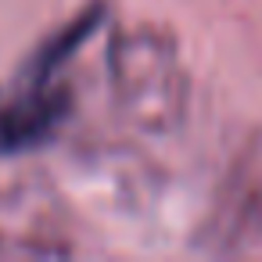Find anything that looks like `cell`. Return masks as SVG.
I'll return each instance as SVG.
<instances>
[{
    "label": "cell",
    "mask_w": 262,
    "mask_h": 262,
    "mask_svg": "<svg viewBox=\"0 0 262 262\" xmlns=\"http://www.w3.org/2000/svg\"><path fill=\"white\" fill-rule=\"evenodd\" d=\"M69 112H72V94L65 83L54 79L26 83V90L15 101L0 104V155L40 147L61 129Z\"/></svg>",
    "instance_id": "obj_2"
},
{
    "label": "cell",
    "mask_w": 262,
    "mask_h": 262,
    "mask_svg": "<svg viewBox=\"0 0 262 262\" xmlns=\"http://www.w3.org/2000/svg\"><path fill=\"white\" fill-rule=\"evenodd\" d=\"M104 22V4L101 0H94V4H86L76 18H69L61 29H54L33 54V61L26 65V83H43V79H54L58 69L94 36V29Z\"/></svg>",
    "instance_id": "obj_3"
},
{
    "label": "cell",
    "mask_w": 262,
    "mask_h": 262,
    "mask_svg": "<svg viewBox=\"0 0 262 262\" xmlns=\"http://www.w3.org/2000/svg\"><path fill=\"white\" fill-rule=\"evenodd\" d=\"M108 58L122 112L147 129H172L187 104V76L176 43L158 29H119Z\"/></svg>",
    "instance_id": "obj_1"
}]
</instances>
